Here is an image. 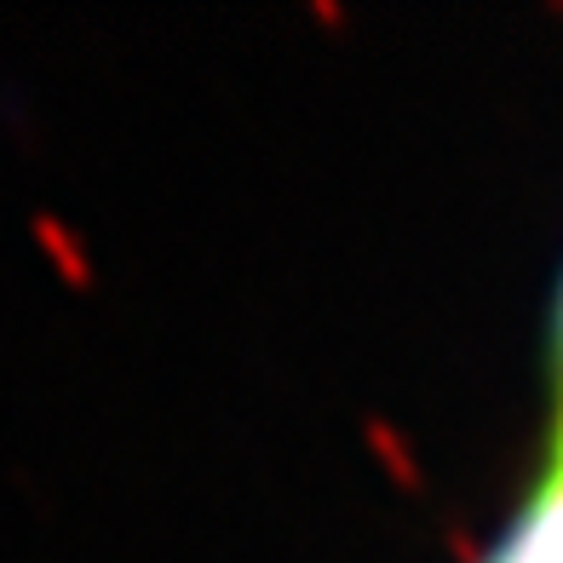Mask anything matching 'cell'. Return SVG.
<instances>
[{"mask_svg":"<svg viewBox=\"0 0 563 563\" xmlns=\"http://www.w3.org/2000/svg\"><path fill=\"white\" fill-rule=\"evenodd\" d=\"M489 563H563V449H552V472L541 495L523 506V518L495 547Z\"/></svg>","mask_w":563,"mask_h":563,"instance_id":"6da1fadb","label":"cell"}]
</instances>
